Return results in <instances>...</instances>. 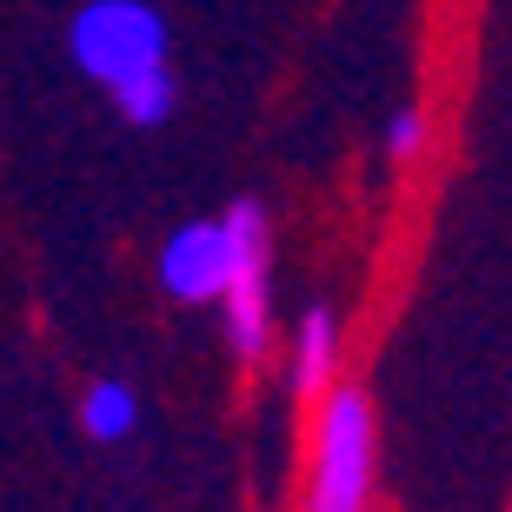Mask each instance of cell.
Listing matches in <instances>:
<instances>
[{
  "label": "cell",
  "instance_id": "obj_7",
  "mask_svg": "<svg viewBox=\"0 0 512 512\" xmlns=\"http://www.w3.org/2000/svg\"><path fill=\"white\" fill-rule=\"evenodd\" d=\"M133 419H140V413H133V393L120 380H100L94 393H87V433H94V439H127Z\"/></svg>",
  "mask_w": 512,
  "mask_h": 512
},
{
  "label": "cell",
  "instance_id": "obj_4",
  "mask_svg": "<svg viewBox=\"0 0 512 512\" xmlns=\"http://www.w3.org/2000/svg\"><path fill=\"white\" fill-rule=\"evenodd\" d=\"M160 280H167L173 300H220V280H227V233H220V220H193V227H180L167 240V253H160Z\"/></svg>",
  "mask_w": 512,
  "mask_h": 512
},
{
  "label": "cell",
  "instance_id": "obj_3",
  "mask_svg": "<svg viewBox=\"0 0 512 512\" xmlns=\"http://www.w3.org/2000/svg\"><path fill=\"white\" fill-rule=\"evenodd\" d=\"M227 233V280H220V306H227V340L240 360L266 353V213L253 200L220 220Z\"/></svg>",
  "mask_w": 512,
  "mask_h": 512
},
{
  "label": "cell",
  "instance_id": "obj_1",
  "mask_svg": "<svg viewBox=\"0 0 512 512\" xmlns=\"http://www.w3.org/2000/svg\"><path fill=\"white\" fill-rule=\"evenodd\" d=\"M366 493H373V406H366V393L340 386L320 406L306 512H360Z\"/></svg>",
  "mask_w": 512,
  "mask_h": 512
},
{
  "label": "cell",
  "instance_id": "obj_2",
  "mask_svg": "<svg viewBox=\"0 0 512 512\" xmlns=\"http://www.w3.org/2000/svg\"><path fill=\"white\" fill-rule=\"evenodd\" d=\"M74 60L87 80H100L114 94L133 74L167 67V20L153 14L147 0H94L74 20Z\"/></svg>",
  "mask_w": 512,
  "mask_h": 512
},
{
  "label": "cell",
  "instance_id": "obj_6",
  "mask_svg": "<svg viewBox=\"0 0 512 512\" xmlns=\"http://www.w3.org/2000/svg\"><path fill=\"white\" fill-rule=\"evenodd\" d=\"M120 114L133 120V127H160V120L173 114V74L167 67H147V74H133L127 87H114Z\"/></svg>",
  "mask_w": 512,
  "mask_h": 512
},
{
  "label": "cell",
  "instance_id": "obj_8",
  "mask_svg": "<svg viewBox=\"0 0 512 512\" xmlns=\"http://www.w3.org/2000/svg\"><path fill=\"white\" fill-rule=\"evenodd\" d=\"M419 133H426V114H419V107H399V114L386 120V147H393L399 160H413V153H419Z\"/></svg>",
  "mask_w": 512,
  "mask_h": 512
},
{
  "label": "cell",
  "instance_id": "obj_5",
  "mask_svg": "<svg viewBox=\"0 0 512 512\" xmlns=\"http://www.w3.org/2000/svg\"><path fill=\"white\" fill-rule=\"evenodd\" d=\"M333 346H340L333 313H326V306H320V313H306V320H300V366H293V386H300L306 399L333 380Z\"/></svg>",
  "mask_w": 512,
  "mask_h": 512
}]
</instances>
